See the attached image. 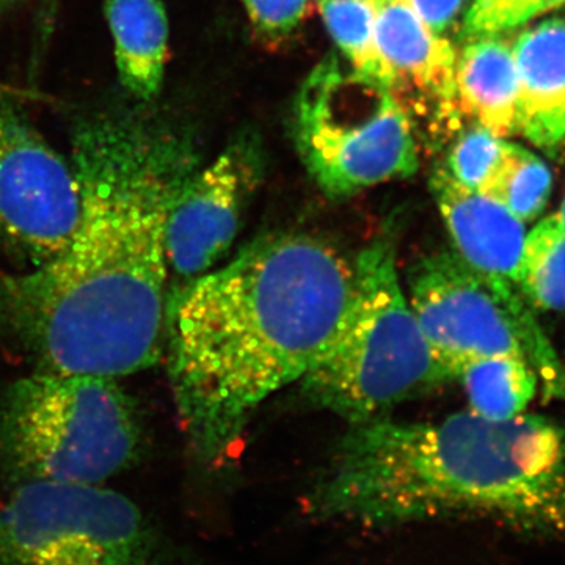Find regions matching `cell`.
<instances>
[{
    "label": "cell",
    "instance_id": "cell-18",
    "mask_svg": "<svg viewBox=\"0 0 565 565\" xmlns=\"http://www.w3.org/2000/svg\"><path fill=\"white\" fill-rule=\"evenodd\" d=\"M327 31L353 70L390 88V73L375 36L374 0H318Z\"/></svg>",
    "mask_w": 565,
    "mask_h": 565
},
{
    "label": "cell",
    "instance_id": "cell-13",
    "mask_svg": "<svg viewBox=\"0 0 565 565\" xmlns=\"http://www.w3.org/2000/svg\"><path fill=\"white\" fill-rule=\"evenodd\" d=\"M106 18L122 88L148 103L161 92L170 24L163 0H106Z\"/></svg>",
    "mask_w": 565,
    "mask_h": 565
},
{
    "label": "cell",
    "instance_id": "cell-4",
    "mask_svg": "<svg viewBox=\"0 0 565 565\" xmlns=\"http://www.w3.org/2000/svg\"><path fill=\"white\" fill-rule=\"evenodd\" d=\"M141 445L137 404L114 377L33 371L0 399V467L20 484H104Z\"/></svg>",
    "mask_w": 565,
    "mask_h": 565
},
{
    "label": "cell",
    "instance_id": "cell-6",
    "mask_svg": "<svg viewBox=\"0 0 565 565\" xmlns=\"http://www.w3.org/2000/svg\"><path fill=\"white\" fill-rule=\"evenodd\" d=\"M405 296L449 381L470 360L522 356L545 396L565 401V363L516 286L490 280L455 250H440L408 267Z\"/></svg>",
    "mask_w": 565,
    "mask_h": 565
},
{
    "label": "cell",
    "instance_id": "cell-8",
    "mask_svg": "<svg viewBox=\"0 0 565 565\" xmlns=\"http://www.w3.org/2000/svg\"><path fill=\"white\" fill-rule=\"evenodd\" d=\"M79 221L73 166L13 95H0V248L21 270L36 269L68 248Z\"/></svg>",
    "mask_w": 565,
    "mask_h": 565
},
{
    "label": "cell",
    "instance_id": "cell-24",
    "mask_svg": "<svg viewBox=\"0 0 565 565\" xmlns=\"http://www.w3.org/2000/svg\"><path fill=\"white\" fill-rule=\"evenodd\" d=\"M487 0H470V6H468L467 11L479 9V7L484 6Z\"/></svg>",
    "mask_w": 565,
    "mask_h": 565
},
{
    "label": "cell",
    "instance_id": "cell-9",
    "mask_svg": "<svg viewBox=\"0 0 565 565\" xmlns=\"http://www.w3.org/2000/svg\"><path fill=\"white\" fill-rule=\"evenodd\" d=\"M262 174L258 150L237 141L185 181L166 230L169 274L178 280L172 288L211 273L228 255Z\"/></svg>",
    "mask_w": 565,
    "mask_h": 565
},
{
    "label": "cell",
    "instance_id": "cell-22",
    "mask_svg": "<svg viewBox=\"0 0 565 565\" xmlns=\"http://www.w3.org/2000/svg\"><path fill=\"white\" fill-rule=\"evenodd\" d=\"M555 217L557 218V222L563 225V228L565 230V193L563 196V200H561L559 207H557V211L555 212Z\"/></svg>",
    "mask_w": 565,
    "mask_h": 565
},
{
    "label": "cell",
    "instance_id": "cell-17",
    "mask_svg": "<svg viewBox=\"0 0 565 565\" xmlns=\"http://www.w3.org/2000/svg\"><path fill=\"white\" fill-rule=\"evenodd\" d=\"M553 191V173L537 154L508 143L481 193L503 204L520 221L530 223L541 217Z\"/></svg>",
    "mask_w": 565,
    "mask_h": 565
},
{
    "label": "cell",
    "instance_id": "cell-14",
    "mask_svg": "<svg viewBox=\"0 0 565 565\" xmlns=\"http://www.w3.org/2000/svg\"><path fill=\"white\" fill-rule=\"evenodd\" d=\"M457 104L465 117L498 137L516 132L514 51L500 35L470 36L457 54Z\"/></svg>",
    "mask_w": 565,
    "mask_h": 565
},
{
    "label": "cell",
    "instance_id": "cell-23",
    "mask_svg": "<svg viewBox=\"0 0 565 565\" xmlns=\"http://www.w3.org/2000/svg\"><path fill=\"white\" fill-rule=\"evenodd\" d=\"M22 0H0V11L14 9Z\"/></svg>",
    "mask_w": 565,
    "mask_h": 565
},
{
    "label": "cell",
    "instance_id": "cell-19",
    "mask_svg": "<svg viewBox=\"0 0 565 565\" xmlns=\"http://www.w3.org/2000/svg\"><path fill=\"white\" fill-rule=\"evenodd\" d=\"M509 141L473 121L452 140L444 169L470 191L481 192L503 158Z\"/></svg>",
    "mask_w": 565,
    "mask_h": 565
},
{
    "label": "cell",
    "instance_id": "cell-5",
    "mask_svg": "<svg viewBox=\"0 0 565 565\" xmlns=\"http://www.w3.org/2000/svg\"><path fill=\"white\" fill-rule=\"evenodd\" d=\"M294 136L305 169L333 200L405 180L419 169L403 104L381 81L337 58L319 63L300 87Z\"/></svg>",
    "mask_w": 565,
    "mask_h": 565
},
{
    "label": "cell",
    "instance_id": "cell-20",
    "mask_svg": "<svg viewBox=\"0 0 565 565\" xmlns=\"http://www.w3.org/2000/svg\"><path fill=\"white\" fill-rule=\"evenodd\" d=\"M253 24L267 35H286L308 17L311 0H243Z\"/></svg>",
    "mask_w": 565,
    "mask_h": 565
},
{
    "label": "cell",
    "instance_id": "cell-3",
    "mask_svg": "<svg viewBox=\"0 0 565 565\" xmlns=\"http://www.w3.org/2000/svg\"><path fill=\"white\" fill-rule=\"evenodd\" d=\"M353 262V296L340 330L299 381L307 403L349 424L388 415L448 382L408 305L397 236L379 234Z\"/></svg>",
    "mask_w": 565,
    "mask_h": 565
},
{
    "label": "cell",
    "instance_id": "cell-1",
    "mask_svg": "<svg viewBox=\"0 0 565 565\" xmlns=\"http://www.w3.org/2000/svg\"><path fill=\"white\" fill-rule=\"evenodd\" d=\"M70 162L79 225L57 258L0 274V345L40 373H140L161 360L167 221L199 159L166 126L122 110L81 121Z\"/></svg>",
    "mask_w": 565,
    "mask_h": 565
},
{
    "label": "cell",
    "instance_id": "cell-12",
    "mask_svg": "<svg viewBox=\"0 0 565 565\" xmlns=\"http://www.w3.org/2000/svg\"><path fill=\"white\" fill-rule=\"evenodd\" d=\"M516 132L556 156L565 145V18L520 33L514 46Z\"/></svg>",
    "mask_w": 565,
    "mask_h": 565
},
{
    "label": "cell",
    "instance_id": "cell-16",
    "mask_svg": "<svg viewBox=\"0 0 565 565\" xmlns=\"http://www.w3.org/2000/svg\"><path fill=\"white\" fill-rule=\"evenodd\" d=\"M516 288L533 310L565 321V230L555 214L527 232Z\"/></svg>",
    "mask_w": 565,
    "mask_h": 565
},
{
    "label": "cell",
    "instance_id": "cell-10",
    "mask_svg": "<svg viewBox=\"0 0 565 565\" xmlns=\"http://www.w3.org/2000/svg\"><path fill=\"white\" fill-rule=\"evenodd\" d=\"M375 36L390 73V90L433 103L441 117L462 115L457 104V52L401 0H374Z\"/></svg>",
    "mask_w": 565,
    "mask_h": 565
},
{
    "label": "cell",
    "instance_id": "cell-21",
    "mask_svg": "<svg viewBox=\"0 0 565 565\" xmlns=\"http://www.w3.org/2000/svg\"><path fill=\"white\" fill-rule=\"evenodd\" d=\"M434 32L445 35L467 13L470 0H401Z\"/></svg>",
    "mask_w": 565,
    "mask_h": 565
},
{
    "label": "cell",
    "instance_id": "cell-7",
    "mask_svg": "<svg viewBox=\"0 0 565 565\" xmlns=\"http://www.w3.org/2000/svg\"><path fill=\"white\" fill-rule=\"evenodd\" d=\"M0 565H174L139 505L103 484L21 482L0 505Z\"/></svg>",
    "mask_w": 565,
    "mask_h": 565
},
{
    "label": "cell",
    "instance_id": "cell-11",
    "mask_svg": "<svg viewBox=\"0 0 565 565\" xmlns=\"http://www.w3.org/2000/svg\"><path fill=\"white\" fill-rule=\"evenodd\" d=\"M430 191L451 237L452 250L490 280L516 286L526 223L484 193L460 185L444 166L434 170Z\"/></svg>",
    "mask_w": 565,
    "mask_h": 565
},
{
    "label": "cell",
    "instance_id": "cell-15",
    "mask_svg": "<svg viewBox=\"0 0 565 565\" xmlns=\"http://www.w3.org/2000/svg\"><path fill=\"white\" fill-rule=\"evenodd\" d=\"M467 393L468 411L487 419L525 414L537 393L539 377L522 356L492 355L460 364L452 374Z\"/></svg>",
    "mask_w": 565,
    "mask_h": 565
},
{
    "label": "cell",
    "instance_id": "cell-25",
    "mask_svg": "<svg viewBox=\"0 0 565 565\" xmlns=\"http://www.w3.org/2000/svg\"><path fill=\"white\" fill-rule=\"evenodd\" d=\"M565 6V0H563V7Z\"/></svg>",
    "mask_w": 565,
    "mask_h": 565
},
{
    "label": "cell",
    "instance_id": "cell-2",
    "mask_svg": "<svg viewBox=\"0 0 565 565\" xmlns=\"http://www.w3.org/2000/svg\"><path fill=\"white\" fill-rule=\"evenodd\" d=\"M353 262L302 232H270L167 294V367L178 415L206 463L228 455L259 405L299 384L340 330Z\"/></svg>",
    "mask_w": 565,
    "mask_h": 565
}]
</instances>
